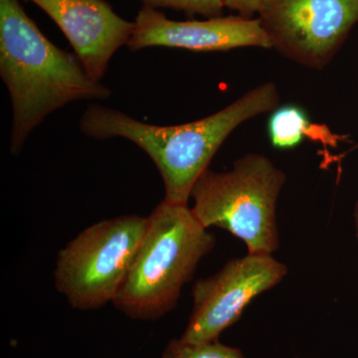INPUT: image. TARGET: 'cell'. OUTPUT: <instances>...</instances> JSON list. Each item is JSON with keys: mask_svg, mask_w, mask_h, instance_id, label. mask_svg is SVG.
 Segmentation results:
<instances>
[{"mask_svg": "<svg viewBox=\"0 0 358 358\" xmlns=\"http://www.w3.org/2000/svg\"><path fill=\"white\" fill-rule=\"evenodd\" d=\"M162 358H245L243 352L238 348L224 345L219 341L211 343H183L173 339L167 345Z\"/></svg>", "mask_w": 358, "mask_h": 358, "instance_id": "11", "label": "cell"}, {"mask_svg": "<svg viewBox=\"0 0 358 358\" xmlns=\"http://www.w3.org/2000/svg\"><path fill=\"white\" fill-rule=\"evenodd\" d=\"M287 176L266 155L250 152L229 171L207 169L195 181L192 210L205 228L228 231L249 254L273 255L280 245L277 204Z\"/></svg>", "mask_w": 358, "mask_h": 358, "instance_id": "4", "label": "cell"}, {"mask_svg": "<svg viewBox=\"0 0 358 358\" xmlns=\"http://www.w3.org/2000/svg\"><path fill=\"white\" fill-rule=\"evenodd\" d=\"M262 0H224V6L244 18H255Z\"/></svg>", "mask_w": 358, "mask_h": 358, "instance_id": "13", "label": "cell"}, {"mask_svg": "<svg viewBox=\"0 0 358 358\" xmlns=\"http://www.w3.org/2000/svg\"><path fill=\"white\" fill-rule=\"evenodd\" d=\"M127 46L131 51L150 47L196 52L229 51L247 47L272 49L258 18L249 20L236 15L176 21L147 6L138 11Z\"/></svg>", "mask_w": 358, "mask_h": 358, "instance_id": "8", "label": "cell"}, {"mask_svg": "<svg viewBox=\"0 0 358 358\" xmlns=\"http://www.w3.org/2000/svg\"><path fill=\"white\" fill-rule=\"evenodd\" d=\"M143 6L150 8H171L183 11L192 17L193 15L206 18L223 16L224 0H140Z\"/></svg>", "mask_w": 358, "mask_h": 358, "instance_id": "12", "label": "cell"}, {"mask_svg": "<svg viewBox=\"0 0 358 358\" xmlns=\"http://www.w3.org/2000/svg\"><path fill=\"white\" fill-rule=\"evenodd\" d=\"M257 15L272 49L322 70L357 24L358 0H262Z\"/></svg>", "mask_w": 358, "mask_h": 358, "instance_id": "6", "label": "cell"}, {"mask_svg": "<svg viewBox=\"0 0 358 358\" xmlns=\"http://www.w3.org/2000/svg\"><path fill=\"white\" fill-rule=\"evenodd\" d=\"M287 274V266L273 255L248 253L228 261L216 274L193 285L192 315L179 339L193 345L217 341L256 296L279 285Z\"/></svg>", "mask_w": 358, "mask_h": 358, "instance_id": "7", "label": "cell"}, {"mask_svg": "<svg viewBox=\"0 0 358 358\" xmlns=\"http://www.w3.org/2000/svg\"><path fill=\"white\" fill-rule=\"evenodd\" d=\"M216 238L188 204L162 200L148 216V227L117 292L114 306L134 320H155L178 305L200 261Z\"/></svg>", "mask_w": 358, "mask_h": 358, "instance_id": "3", "label": "cell"}, {"mask_svg": "<svg viewBox=\"0 0 358 358\" xmlns=\"http://www.w3.org/2000/svg\"><path fill=\"white\" fill-rule=\"evenodd\" d=\"M147 227L148 217L129 214L82 231L59 252L54 272L59 293L77 310L113 303Z\"/></svg>", "mask_w": 358, "mask_h": 358, "instance_id": "5", "label": "cell"}, {"mask_svg": "<svg viewBox=\"0 0 358 358\" xmlns=\"http://www.w3.org/2000/svg\"><path fill=\"white\" fill-rule=\"evenodd\" d=\"M273 82L249 90L222 110L199 121L157 126L138 121L121 110L91 103L80 120L85 136L96 140L126 138L141 148L159 169L164 200L188 204L193 185L233 131L280 106Z\"/></svg>", "mask_w": 358, "mask_h": 358, "instance_id": "1", "label": "cell"}, {"mask_svg": "<svg viewBox=\"0 0 358 358\" xmlns=\"http://www.w3.org/2000/svg\"><path fill=\"white\" fill-rule=\"evenodd\" d=\"M268 131L271 143L277 148L296 147L310 128L305 110L294 105L277 108L271 113Z\"/></svg>", "mask_w": 358, "mask_h": 358, "instance_id": "10", "label": "cell"}, {"mask_svg": "<svg viewBox=\"0 0 358 358\" xmlns=\"http://www.w3.org/2000/svg\"><path fill=\"white\" fill-rule=\"evenodd\" d=\"M40 7L69 40L84 69L101 82L115 52L128 45L134 22L106 0H26Z\"/></svg>", "mask_w": 358, "mask_h": 358, "instance_id": "9", "label": "cell"}, {"mask_svg": "<svg viewBox=\"0 0 358 358\" xmlns=\"http://www.w3.org/2000/svg\"><path fill=\"white\" fill-rule=\"evenodd\" d=\"M353 225H355V238L358 242V200L355 202V207H353Z\"/></svg>", "mask_w": 358, "mask_h": 358, "instance_id": "14", "label": "cell"}, {"mask_svg": "<svg viewBox=\"0 0 358 358\" xmlns=\"http://www.w3.org/2000/svg\"><path fill=\"white\" fill-rule=\"evenodd\" d=\"M0 76L13 106L10 152L56 110L106 100L110 90L89 76L77 56L58 48L26 14L20 0H0Z\"/></svg>", "mask_w": 358, "mask_h": 358, "instance_id": "2", "label": "cell"}]
</instances>
